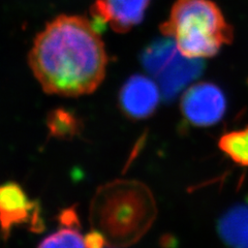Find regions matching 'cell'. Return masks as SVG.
<instances>
[{"instance_id":"8","label":"cell","mask_w":248,"mask_h":248,"mask_svg":"<svg viewBox=\"0 0 248 248\" xmlns=\"http://www.w3.org/2000/svg\"><path fill=\"white\" fill-rule=\"evenodd\" d=\"M160 93L156 81L143 75H134L122 85L119 107L123 114L133 120L149 118L157 110Z\"/></svg>"},{"instance_id":"6","label":"cell","mask_w":248,"mask_h":248,"mask_svg":"<svg viewBox=\"0 0 248 248\" xmlns=\"http://www.w3.org/2000/svg\"><path fill=\"white\" fill-rule=\"evenodd\" d=\"M227 98L216 84L200 82L191 85L181 97L180 110L184 119L197 127L218 123L227 112Z\"/></svg>"},{"instance_id":"7","label":"cell","mask_w":248,"mask_h":248,"mask_svg":"<svg viewBox=\"0 0 248 248\" xmlns=\"http://www.w3.org/2000/svg\"><path fill=\"white\" fill-rule=\"evenodd\" d=\"M149 4L150 0H96L90 10L92 24L100 33L108 26L125 33L143 21Z\"/></svg>"},{"instance_id":"2","label":"cell","mask_w":248,"mask_h":248,"mask_svg":"<svg viewBox=\"0 0 248 248\" xmlns=\"http://www.w3.org/2000/svg\"><path fill=\"white\" fill-rule=\"evenodd\" d=\"M156 216V201L148 186L137 180L117 179L96 190L89 220L108 245L127 247L147 234Z\"/></svg>"},{"instance_id":"10","label":"cell","mask_w":248,"mask_h":248,"mask_svg":"<svg viewBox=\"0 0 248 248\" xmlns=\"http://www.w3.org/2000/svg\"><path fill=\"white\" fill-rule=\"evenodd\" d=\"M46 126L51 137L71 140L81 133L82 122L73 111L57 108L49 113L46 117Z\"/></svg>"},{"instance_id":"3","label":"cell","mask_w":248,"mask_h":248,"mask_svg":"<svg viewBox=\"0 0 248 248\" xmlns=\"http://www.w3.org/2000/svg\"><path fill=\"white\" fill-rule=\"evenodd\" d=\"M160 31L190 59L214 57L234 37L232 25L211 0H175Z\"/></svg>"},{"instance_id":"13","label":"cell","mask_w":248,"mask_h":248,"mask_svg":"<svg viewBox=\"0 0 248 248\" xmlns=\"http://www.w3.org/2000/svg\"><path fill=\"white\" fill-rule=\"evenodd\" d=\"M85 245L86 248H104L107 244L106 238L102 232H99L96 230H93L92 232H88V234L84 238Z\"/></svg>"},{"instance_id":"11","label":"cell","mask_w":248,"mask_h":248,"mask_svg":"<svg viewBox=\"0 0 248 248\" xmlns=\"http://www.w3.org/2000/svg\"><path fill=\"white\" fill-rule=\"evenodd\" d=\"M218 147L236 164L248 167V126L223 134L218 140Z\"/></svg>"},{"instance_id":"4","label":"cell","mask_w":248,"mask_h":248,"mask_svg":"<svg viewBox=\"0 0 248 248\" xmlns=\"http://www.w3.org/2000/svg\"><path fill=\"white\" fill-rule=\"evenodd\" d=\"M141 62L168 100L173 99L196 80L204 67L201 59L183 56L170 37L151 43L142 53Z\"/></svg>"},{"instance_id":"1","label":"cell","mask_w":248,"mask_h":248,"mask_svg":"<svg viewBox=\"0 0 248 248\" xmlns=\"http://www.w3.org/2000/svg\"><path fill=\"white\" fill-rule=\"evenodd\" d=\"M108 57L92 21L61 15L38 33L28 54L29 67L49 94H90L103 83Z\"/></svg>"},{"instance_id":"5","label":"cell","mask_w":248,"mask_h":248,"mask_svg":"<svg viewBox=\"0 0 248 248\" xmlns=\"http://www.w3.org/2000/svg\"><path fill=\"white\" fill-rule=\"evenodd\" d=\"M27 224L31 232H41L45 229L41 206L30 200L17 182L0 185V232L4 239L10 237L14 228Z\"/></svg>"},{"instance_id":"12","label":"cell","mask_w":248,"mask_h":248,"mask_svg":"<svg viewBox=\"0 0 248 248\" xmlns=\"http://www.w3.org/2000/svg\"><path fill=\"white\" fill-rule=\"evenodd\" d=\"M63 228L45 238L37 248H86L79 223L63 224Z\"/></svg>"},{"instance_id":"9","label":"cell","mask_w":248,"mask_h":248,"mask_svg":"<svg viewBox=\"0 0 248 248\" xmlns=\"http://www.w3.org/2000/svg\"><path fill=\"white\" fill-rule=\"evenodd\" d=\"M217 234L230 248H248V202L229 208L217 220Z\"/></svg>"}]
</instances>
